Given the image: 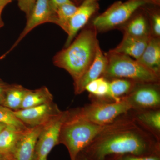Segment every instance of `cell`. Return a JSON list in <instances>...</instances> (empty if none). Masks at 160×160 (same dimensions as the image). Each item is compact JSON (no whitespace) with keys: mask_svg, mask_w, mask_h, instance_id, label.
<instances>
[{"mask_svg":"<svg viewBox=\"0 0 160 160\" xmlns=\"http://www.w3.org/2000/svg\"><path fill=\"white\" fill-rule=\"evenodd\" d=\"M100 0H83L69 22L65 48L70 45L78 32L89 22L99 9Z\"/></svg>","mask_w":160,"mask_h":160,"instance_id":"obj_11","label":"cell"},{"mask_svg":"<svg viewBox=\"0 0 160 160\" xmlns=\"http://www.w3.org/2000/svg\"><path fill=\"white\" fill-rule=\"evenodd\" d=\"M12 1V0H0V16L4 8Z\"/></svg>","mask_w":160,"mask_h":160,"instance_id":"obj_30","label":"cell"},{"mask_svg":"<svg viewBox=\"0 0 160 160\" xmlns=\"http://www.w3.org/2000/svg\"><path fill=\"white\" fill-rule=\"evenodd\" d=\"M107 65L102 77L108 81L116 78L132 80L137 83H159L160 76L125 55L108 52L105 53Z\"/></svg>","mask_w":160,"mask_h":160,"instance_id":"obj_4","label":"cell"},{"mask_svg":"<svg viewBox=\"0 0 160 160\" xmlns=\"http://www.w3.org/2000/svg\"><path fill=\"white\" fill-rule=\"evenodd\" d=\"M12 1H13V0H12ZM18 1H19V0H18Z\"/></svg>","mask_w":160,"mask_h":160,"instance_id":"obj_39","label":"cell"},{"mask_svg":"<svg viewBox=\"0 0 160 160\" xmlns=\"http://www.w3.org/2000/svg\"><path fill=\"white\" fill-rule=\"evenodd\" d=\"M6 126H7L4 125V124H2V123H0V132H1L2 131Z\"/></svg>","mask_w":160,"mask_h":160,"instance_id":"obj_34","label":"cell"},{"mask_svg":"<svg viewBox=\"0 0 160 160\" xmlns=\"http://www.w3.org/2000/svg\"><path fill=\"white\" fill-rule=\"evenodd\" d=\"M26 129H18L14 126H6L0 132V152L6 155L11 154Z\"/></svg>","mask_w":160,"mask_h":160,"instance_id":"obj_18","label":"cell"},{"mask_svg":"<svg viewBox=\"0 0 160 160\" xmlns=\"http://www.w3.org/2000/svg\"><path fill=\"white\" fill-rule=\"evenodd\" d=\"M107 62V57L102 51L99 45L91 65L79 79L74 82L75 94L82 93L85 91V87L88 83L102 77L106 70Z\"/></svg>","mask_w":160,"mask_h":160,"instance_id":"obj_13","label":"cell"},{"mask_svg":"<svg viewBox=\"0 0 160 160\" xmlns=\"http://www.w3.org/2000/svg\"><path fill=\"white\" fill-rule=\"evenodd\" d=\"M7 160H11V158H10V156H8V159H7Z\"/></svg>","mask_w":160,"mask_h":160,"instance_id":"obj_37","label":"cell"},{"mask_svg":"<svg viewBox=\"0 0 160 160\" xmlns=\"http://www.w3.org/2000/svg\"><path fill=\"white\" fill-rule=\"evenodd\" d=\"M151 5H155V6H160V0H149Z\"/></svg>","mask_w":160,"mask_h":160,"instance_id":"obj_32","label":"cell"},{"mask_svg":"<svg viewBox=\"0 0 160 160\" xmlns=\"http://www.w3.org/2000/svg\"><path fill=\"white\" fill-rule=\"evenodd\" d=\"M159 83H138L126 97L133 109H158L160 105Z\"/></svg>","mask_w":160,"mask_h":160,"instance_id":"obj_8","label":"cell"},{"mask_svg":"<svg viewBox=\"0 0 160 160\" xmlns=\"http://www.w3.org/2000/svg\"><path fill=\"white\" fill-rule=\"evenodd\" d=\"M76 160H93L82 152L78 155Z\"/></svg>","mask_w":160,"mask_h":160,"instance_id":"obj_31","label":"cell"},{"mask_svg":"<svg viewBox=\"0 0 160 160\" xmlns=\"http://www.w3.org/2000/svg\"><path fill=\"white\" fill-rule=\"evenodd\" d=\"M77 8L78 6L72 2L60 6L55 12V24L60 26L67 33L69 22Z\"/></svg>","mask_w":160,"mask_h":160,"instance_id":"obj_22","label":"cell"},{"mask_svg":"<svg viewBox=\"0 0 160 160\" xmlns=\"http://www.w3.org/2000/svg\"><path fill=\"white\" fill-rule=\"evenodd\" d=\"M144 128L150 132L159 139L158 133L160 132V111L159 109H142L133 118Z\"/></svg>","mask_w":160,"mask_h":160,"instance_id":"obj_17","label":"cell"},{"mask_svg":"<svg viewBox=\"0 0 160 160\" xmlns=\"http://www.w3.org/2000/svg\"><path fill=\"white\" fill-rule=\"evenodd\" d=\"M8 156L9 155H6L0 152V160H7Z\"/></svg>","mask_w":160,"mask_h":160,"instance_id":"obj_33","label":"cell"},{"mask_svg":"<svg viewBox=\"0 0 160 160\" xmlns=\"http://www.w3.org/2000/svg\"><path fill=\"white\" fill-rule=\"evenodd\" d=\"M36 0H19L18 6L20 9L29 16L32 9L34 6Z\"/></svg>","mask_w":160,"mask_h":160,"instance_id":"obj_27","label":"cell"},{"mask_svg":"<svg viewBox=\"0 0 160 160\" xmlns=\"http://www.w3.org/2000/svg\"><path fill=\"white\" fill-rule=\"evenodd\" d=\"M137 12L119 28L124 35L137 38L150 37L151 28L148 15L145 10L137 13Z\"/></svg>","mask_w":160,"mask_h":160,"instance_id":"obj_14","label":"cell"},{"mask_svg":"<svg viewBox=\"0 0 160 160\" xmlns=\"http://www.w3.org/2000/svg\"><path fill=\"white\" fill-rule=\"evenodd\" d=\"M111 160H160V154L149 155H125Z\"/></svg>","mask_w":160,"mask_h":160,"instance_id":"obj_26","label":"cell"},{"mask_svg":"<svg viewBox=\"0 0 160 160\" xmlns=\"http://www.w3.org/2000/svg\"><path fill=\"white\" fill-rule=\"evenodd\" d=\"M83 1V0H82V1Z\"/></svg>","mask_w":160,"mask_h":160,"instance_id":"obj_40","label":"cell"},{"mask_svg":"<svg viewBox=\"0 0 160 160\" xmlns=\"http://www.w3.org/2000/svg\"><path fill=\"white\" fill-rule=\"evenodd\" d=\"M0 123L20 129H26L29 128L18 118L14 111L2 105H0Z\"/></svg>","mask_w":160,"mask_h":160,"instance_id":"obj_23","label":"cell"},{"mask_svg":"<svg viewBox=\"0 0 160 160\" xmlns=\"http://www.w3.org/2000/svg\"><path fill=\"white\" fill-rule=\"evenodd\" d=\"M149 17L152 37H160V13L158 10H145Z\"/></svg>","mask_w":160,"mask_h":160,"instance_id":"obj_24","label":"cell"},{"mask_svg":"<svg viewBox=\"0 0 160 160\" xmlns=\"http://www.w3.org/2000/svg\"><path fill=\"white\" fill-rule=\"evenodd\" d=\"M151 37L137 38L124 35L120 44L109 51L128 56L135 60L138 59L146 49Z\"/></svg>","mask_w":160,"mask_h":160,"instance_id":"obj_15","label":"cell"},{"mask_svg":"<svg viewBox=\"0 0 160 160\" xmlns=\"http://www.w3.org/2000/svg\"><path fill=\"white\" fill-rule=\"evenodd\" d=\"M148 1H149V0H148ZM149 2H150V1H149Z\"/></svg>","mask_w":160,"mask_h":160,"instance_id":"obj_38","label":"cell"},{"mask_svg":"<svg viewBox=\"0 0 160 160\" xmlns=\"http://www.w3.org/2000/svg\"><path fill=\"white\" fill-rule=\"evenodd\" d=\"M109 82V99L114 102H119L122 98L128 95L138 83L132 80L124 78L113 79Z\"/></svg>","mask_w":160,"mask_h":160,"instance_id":"obj_21","label":"cell"},{"mask_svg":"<svg viewBox=\"0 0 160 160\" xmlns=\"http://www.w3.org/2000/svg\"><path fill=\"white\" fill-rule=\"evenodd\" d=\"M4 22L2 21V18H1V16H0V28L2 27L3 26H4Z\"/></svg>","mask_w":160,"mask_h":160,"instance_id":"obj_35","label":"cell"},{"mask_svg":"<svg viewBox=\"0 0 160 160\" xmlns=\"http://www.w3.org/2000/svg\"><path fill=\"white\" fill-rule=\"evenodd\" d=\"M98 33L90 25L83 29L69 46L55 56V66L68 72L74 82L79 79L94 59L99 46Z\"/></svg>","mask_w":160,"mask_h":160,"instance_id":"obj_2","label":"cell"},{"mask_svg":"<svg viewBox=\"0 0 160 160\" xmlns=\"http://www.w3.org/2000/svg\"><path fill=\"white\" fill-rule=\"evenodd\" d=\"M132 109V105L125 96L119 102L94 100L89 105L74 111L78 115L91 122L106 126L114 122Z\"/></svg>","mask_w":160,"mask_h":160,"instance_id":"obj_5","label":"cell"},{"mask_svg":"<svg viewBox=\"0 0 160 160\" xmlns=\"http://www.w3.org/2000/svg\"><path fill=\"white\" fill-rule=\"evenodd\" d=\"M28 90L21 85H9L2 106L14 111L19 110Z\"/></svg>","mask_w":160,"mask_h":160,"instance_id":"obj_20","label":"cell"},{"mask_svg":"<svg viewBox=\"0 0 160 160\" xmlns=\"http://www.w3.org/2000/svg\"><path fill=\"white\" fill-rule=\"evenodd\" d=\"M150 4L151 3L148 0L117 1L103 13L95 17L90 25L98 32H106L119 28L140 8Z\"/></svg>","mask_w":160,"mask_h":160,"instance_id":"obj_6","label":"cell"},{"mask_svg":"<svg viewBox=\"0 0 160 160\" xmlns=\"http://www.w3.org/2000/svg\"><path fill=\"white\" fill-rule=\"evenodd\" d=\"M26 26L11 49L2 57H5L18 45L21 41L37 26L47 22L54 23L55 14L52 11L49 0H36Z\"/></svg>","mask_w":160,"mask_h":160,"instance_id":"obj_9","label":"cell"},{"mask_svg":"<svg viewBox=\"0 0 160 160\" xmlns=\"http://www.w3.org/2000/svg\"><path fill=\"white\" fill-rule=\"evenodd\" d=\"M9 85L0 79V105H2L6 90Z\"/></svg>","mask_w":160,"mask_h":160,"instance_id":"obj_29","label":"cell"},{"mask_svg":"<svg viewBox=\"0 0 160 160\" xmlns=\"http://www.w3.org/2000/svg\"><path fill=\"white\" fill-rule=\"evenodd\" d=\"M50 5L55 14L57 9L63 4L72 2L71 0H49Z\"/></svg>","mask_w":160,"mask_h":160,"instance_id":"obj_28","label":"cell"},{"mask_svg":"<svg viewBox=\"0 0 160 160\" xmlns=\"http://www.w3.org/2000/svg\"><path fill=\"white\" fill-rule=\"evenodd\" d=\"M109 125L95 124L78 115L74 110H69V116L61 129L59 143L67 148L70 160H76L80 152Z\"/></svg>","mask_w":160,"mask_h":160,"instance_id":"obj_3","label":"cell"},{"mask_svg":"<svg viewBox=\"0 0 160 160\" xmlns=\"http://www.w3.org/2000/svg\"><path fill=\"white\" fill-rule=\"evenodd\" d=\"M18 118L29 127L44 126L61 110L53 102L14 111Z\"/></svg>","mask_w":160,"mask_h":160,"instance_id":"obj_10","label":"cell"},{"mask_svg":"<svg viewBox=\"0 0 160 160\" xmlns=\"http://www.w3.org/2000/svg\"><path fill=\"white\" fill-rule=\"evenodd\" d=\"M82 152L93 160H111L125 155L160 154V144L133 118H120Z\"/></svg>","mask_w":160,"mask_h":160,"instance_id":"obj_1","label":"cell"},{"mask_svg":"<svg viewBox=\"0 0 160 160\" xmlns=\"http://www.w3.org/2000/svg\"><path fill=\"white\" fill-rule=\"evenodd\" d=\"M98 80L97 89L93 96L98 99H105L106 98L109 99L110 95L109 81L103 77L98 78Z\"/></svg>","mask_w":160,"mask_h":160,"instance_id":"obj_25","label":"cell"},{"mask_svg":"<svg viewBox=\"0 0 160 160\" xmlns=\"http://www.w3.org/2000/svg\"><path fill=\"white\" fill-rule=\"evenodd\" d=\"M53 98L52 94L46 86L35 90L28 89L24 97L21 109L32 108L51 102H53Z\"/></svg>","mask_w":160,"mask_h":160,"instance_id":"obj_19","label":"cell"},{"mask_svg":"<svg viewBox=\"0 0 160 160\" xmlns=\"http://www.w3.org/2000/svg\"><path fill=\"white\" fill-rule=\"evenodd\" d=\"M43 126L29 127L23 132L11 154V160H33L38 138Z\"/></svg>","mask_w":160,"mask_h":160,"instance_id":"obj_12","label":"cell"},{"mask_svg":"<svg viewBox=\"0 0 160 160\" xmlns=\"http://www.w3.org/2000/svg\"><path fill=\"white\" fill-rule=\"evenodd\" d=\"M138 62L160 76V38L151 37Z\"/></svg>","mask_w":160,"mask_h":160,"instance_id":"obj_16","label":"cell"},{"mask_svg":"<svg viewBox=\"0 0 160 160\" xmlns=\"http://www.w3.org/2000/svg\"><path fill=\"white\" fill-rule=\"evenodd\" d=\"M69 110L61 111L45 124L38 138L33 160L47 158L52 149L59 144L61 129Z\"/></svg>","mask_w":160,"mask_h":160,"instance_id":"obj_7","label":"cell"},{"mask_svg":"<svg viewBox=\"0 0 160 160\" xmlns=\"http://www.w3.org/2000/svg\"><path fill=\"white\" fill-rule=\"evenodd\" d=\"M35 160H47V158H44L38 159H36Z\"/></svg>","mask_w":160,"mask_h":160,"instance_id":"obj_36","label":"cell"}]
</instances>
